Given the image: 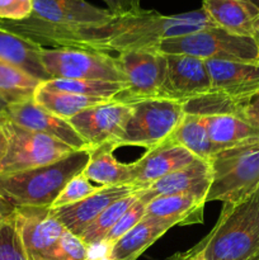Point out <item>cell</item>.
Listing matches in <instances>:
<instances>
[{
  "instance_id": "35",
  "label": "cell",
  "mask_w": 259,
  "mask_h": 260,
  "mask_svg": "<svg viewBox=\"0 0 259 260\" xmlns=\"http://www.w3.org/2000/svg\"><path fill=\"white\" fill-rule=\"evenodd\" d=\"M33 0H0V20L20 22L32 15Z\"/></svg>"
},
{
  "instance_id": "14",
  "label": "cell",
  "mask_w": 259,
  "mask_h": 260,
  "mask_svg": "<svg viewBox=\"0 0 259 260\" xmlns=\"http://www.w3.org/2000/svg\"><path fill=\"white\" fill-rule=\"evenodd\" d=\"M4 112L10 121L23 128L53 137L73 150L89 149L68 119L46 111L33 99L8 104Z\"/></svg>"
},
{
  "instance_id": "40",
  "label": "cell",
  "mask_w": 259,
  "mask_h": 260,
  "mask_svg": "<svg viewBox=\"0 0 259 260\" xmlns=\"http://www.w3.org/2000/svg\"><path fill=\"white\" fill-rule=\"evenodd\" d=\"M168 260H202V259H197V258H192V256L188 255L187 253H177L174 254V255L172 256V258H169Z\"/></svg>"
},
{
  "instance_id": "38",
  "label": "cell",
  "mask_w": 259,
  "mask_h": 260,
  "mask_svg": "<svg viewBox=\"0 0 259 260\" xmlns=\"http://www.w3.org/2000/svg\"><path fill=\"white\" fill-rule=\"evenodd\" d=\"M10 142V131H9V117L5 112L0 113V162L7 155Z\"/></svg>"
},
{
  "instance_id": "31",
  "label": "cell",
  "mask_w": 259,
  "mask_h": 260,
  "mask_svg": "<svg viewBox=\"0 0 259 260\" xmlns=\"http://www.w3.org/2000/svg\"><path fill=\"white\" fill-rule=\"evenodd\" d=\"M0 260H28L20 239L15 212L0 225Z\"/></svg>"
},
{
  "instance_id": "11",
  "label": "cell",
  "mask_w": 259,
  "mask_h": 260,
  "mask_svg": "<svg viewBox=\"0 0 259 260\" xmlns=\"http://www.w3.org/2000/svg\"><path fill=\"white\" fill-rule=\"evenodd\" d=\"M18 229L28 260H55L66 229L48 207H19L15 210Z\"/></svg>"
},
{
  "instance_id": "41",
  "label": "cell",
  "mask_w": 259,
  "mask_h": 260,
  "mask_svg": "<svg viewBox=\"0 0 259 260\" xmlns=\"http://www.w3.org/2000/svg\"><path fill=\"white\" fill-rule=\"evenodd\" d=\"M7 106H8L7 102H5L4 99H3L2 96H0V113L5 111V108H7Z\"/></svg>"
},
{
  "instance_id": "1",
  "label": "cell",
  "mask_w": 259,
  "mask_h": 260,
  "mask_svg": "<svg viewBox=\"0 0 259 260\" xmlns=\"http://www.w3.org/2000/svg\"><path fill=\"white\" fill-rule=\"evenodd\" d=\"M0 25L38 43L42 47H68L101 52L154 50L168 38L179 37L203 28L215 27L203 9L165 15L156 10L140 9L130 14L114 15L98 25L48 28L25 22H4Z\"/></svg>"
},
{
  "instance_id": "16",
  "label": "cell",
  "mask_w": 259,
  "mask_h": 260,
  "mask_svg": "<svg viewBox=\"0 0 259 260\" xmlns=\"http://www.w3.org/2000/svg\"><path fill=\"white\" fill-rule=\"evenodd\" d=\"M197 157L172 140L147 150L137 161L131 162V184L139 190L145 189L165 175L193 162Z\"/></svg>"
},
{
  "instance_id": "21",
  "label": "cell",
  "mask_w": 259,
  "mask_h": 260,
  "mask_svg": "<svg viewBox=\"0 0 259 260\" xmlns=\"http://www.w3.org/2000/svg\"><path fill=\"white\" fill-rule=\"evenodd\" d=\"M42 46L0 25V60L18 66L41 83L50 80L40 60Z\"/></svg>"
},
{
  "instance_id": "6",
  "label": "cell",
  "mask_w": 259,
  "mask_h": 260,
  "mask_svg": "<svg viewBox=\"0 0 259 260\" xmlns=\"http://www.w3.org/2000/svg\"><path fill=\"white\" fill-rule=\"evenodd\" d=\"M131 117L122 136L116 142L119 146H141L147 150L159 146L170 139L184 117L183 104L165 98L144 99L130 103Z\"/></svg>"
},
{
  "instance_id": "36",
  "label": "cell",
  "mask_w": 259,
  "mask_h": 260,
  "mask_svg": "<svg viewBox=\"0 0 259 260\" xmlns=\"http://www.w3.org/2000/svg\"><path fill=\"white\" fill-rule=\"evenodd\" d=\"M236 106H238V117L259 128V90L249 95L248 98L238 101Z\"/></svg>"
},
{
  "instance_id": "28",
  "label": "cell",
  "mask_w": 259,
  "mask_h": 260,
  "mask_svg": "<svg viewBox=\"0 0 259 260\" xmlns=\"http://www.w3.org/2000/svg\"><path fill=\"white\" fill-rule=\"evenodd\" d=\"M41 85L51 90L66 91V93L102 99H114L127 88L126 83L122 81L74 80V79H50L41 83Z\"/></svg>"
},
{
  "instance_id": "3",
  "label": "cell",
  "mask_w": 259,
  "mask_h": 260,
  "mask_svg": "<svg viewBox=\"0 0 259 260\" xmlns=\"http://www.w3.org/2000/svg\"><path fill=\"white\" fill-rule=\"evenodd\" d=\"M89 157L90 149L75 150L52 164L0 174V196L15 208H50L69 180L83 173Z\"/></svg>"
},
{
  "instance_id": "29",
  "label": "cell",
  "mask_w": 259,
  "mask_h": 260,
  "mask_svg": "<svg viewBox=\"0 0 259 260\" xmlns=\"http://www.w3.org/2000/svg\"><path fill=\"white\" fill-rule=\"evenodd\" d=\"M139 192V190H137ZM137 192L127 196V197L119 198L116 202L112 203L111 206L106 208L93 222L89 225V228L84 231L83 235L80 236L81 241L88 246L89 249L96 248L103 244L107 234L113 229L117 221L121 218V216L134 205L139 198Z\"/></svg>"
},
{
  "instance_id": "4",
  "label": "cell",
  "mask_w": 259,
  "mask_h": 260,
  "mask_svg": "<svg viewBox=\"0 0 259 260\" xmlns=\"http://www.w3.org/2000/svg\"><path fill=\"white\" fill-rule=\"evenodd\" d=\"M207 162L211 185L206 203L236 202L259 187V141L220 150Z\"/></svg>"
},
{
  "instance_id": "44",
  "label": "cell",
  "mask_w": 259,
  "mask_h": 260,
  "mask_svg": "<svg viewBox=\"0 0 259 260\" xmlns=\"http://www.w3.org/2000/svg\"><path fill=\"white\" fill-rule=\"evenodd\" d=\"M256 2H258V3H259V0H256Z\"/></svg>"
},
{
  "instance_id": "15",
  "label": "cell",
  "mask_w": 259,
  "mask_h": 260,
  "mask_svg": "<svg viewBox=\"0 0 259 260\" xmlns=\"http://www.w3.org/2000/svg\"><path fill=\"white\" fill-rule=\"evenodd\" d=\"M137 188L132 184L114 185V187H101L95 193L88 196L84 200L65 206V207L51 210L52 216L61 222V225L75 236L80 238L91 222L106 210L108 206L119 198L127 197L137 192Z\"/></svg>"
},
{
  "instance_id": "26",
  "label": "cell",
  "mask_w": 259,
  "mask_h": 260,
  "mask_svg": "<svg viewBox=\"0 0 259 260\" xmlns=\"http://www.w3.org/2000/svg\"><path fill=\"white\" fill-rule=\"evenodd\" d=\"M33 101L40 104L46 111L69 121L71 117L81 113L85 109L111 101V99L91 98V96L79 95V94L66 93V91L51 90L40 84L37 90L35 91Z\"/></svg>"
},
{
  "instance_id": "13",
  "label": "cell",
  "mask_w": 259,
  "mask_h": 260,
  "mask_svg": "<svg viewBox=\"0 0 259 260\" xmlns=\"http://www.w3.org/2000/svg\"><path fill=\"white\" fill-rule=\"evenodd\" d=\"M211 86L205 60L188 55H167V76L160 98L184 103L208 93Z\"/></svg>"
},
{
  "instance_id": "39",
  "label": "cell",
  "mask_w": 259,
  "mask_h": 260,
  "mask_svg": "<svg viewBox=\"0 0 259 260\" xmlns=\"http://www.w3.org/2000/svg\"><path fill=\"white\" fill-rule=\"evenodd\" d=\"M15 210H17V208H15L14 206L10 205L7 200H4V198L0 196V225H2L5 220H8L10 216L14 215Z\"/></svg>"
},
{
  "instance_id": "7",
  "label": "cell",
  "mask_w": 259,
  "mask_h": 260,
  "mask_svg": "<svg viewBox=\"0 0 259 260\" xmlns=\"http://www.w3.org/2000/svg\"><path fill=\"white\" fill-rule=\"evenodd\" d=\"M40 60L51 79L122 81L116 57L101 51L68 47H42Z\"/></svg>"
},
{
  "instance_id": "23",
  "label": "cell",
  "mask_w": 259,
  "mask_h": 260,
  "mask_svg": "<svg viewBox=\"0 0 259 260\" xmlns=\"http://www.w3.org/2000/svg\"><path fill=\"white\" fill-rule=\"evenodd\" d=\"M113 144H104L90 149V157L83 174L99 187L131 184V164L119 162L114 157Z\"/></svg>"
},
{
  "instance_id": "42",
  "label": "cell",
  "mask_w": 259,
  "mask_h": 260,
  "mask_svg": "<svg viewBox=\"0 0 259 260\" xmlns=\"http://www.w3.org/2000/svg\"><path fill=\"white\" fill-rule=\"evenodd\" d=\"M254 38H255L256 42H258L259 45V22H258V25H256V30H255V36H254Z\"/></svg>"
},
{
  "instance_id": "22",
  "label": "cell",
  "mask_w": 259,
  "mask_h": 260,
  "mask_svg": "<svg viewBox=\"0 0 259 260\" xmlns=\"http://www.w3.org/2000/svg\"><path fill=\"white\" fill-rule=\"evenodd\" d=\"M170 228V223L151 217H144L134 229L124 234L109 248V260H137L146 249L161 238Z\"/></svg>"
},
{
  "instance_id": "33",
  "label": "cell",
  "mask_w": 259,
  "mask_h": 260,
  "mask_svg": "<svg viewBox=\"0 0 259 260\" xmlns=\"http://www.w3.org/2000/svg\"><path fill=\"white\" fill-rule=\"evenodd\" d=\"M147 203L142 201L141 198H137L136 202L121 216L116 225L113 226L111 231L107 234L102 245L111 248L114 243L119 240L126 233H128L131 229H134L142 218L145 217V211H146Z\"/></svg>"
},
{
  "instance_id": "25",
  "label": "cell",
  "mask_w": 259,
  "mask_h": 260,
  "mask_svg": "<svg viewBox=\"0 0 259 260\" xmlns=\"http://www.w3.org/2000/svg\"><path fill=\"white\" fill-rule=\"evenodd\" d=\"M169 140L187 149L197 159L206 160V161L215 152H217L215 145L208 136L206 117L184 114Z\"/></svg>"
},
{
  "instance_id": "32",
  "label": "cell",
  "mask_w": 259,
  "mask_h": 260,
  "mask_svg": "<svg viewBox=\"0 0 259 260\" xmlns=\"http://www.w3.org/2000/svg\"><path fill=\"white\" fill-rule=\"evenodd\" d=\"M99 188L101 187H93L90 180L83 173H80V174L75 175V177L69 180L68 184L62 188V190H61L60 194L57 196V198H56L55 202L52 203L50 208L53 210V208L74 205V203L86 198L88 196L95 193Z\"/></svg>"
},
{
  "instance_id": "12",
  "label": "cell",
  "mask_w": 259,
  "mask_h": 260,
  "mask_svg": "<svg viewBox=\"0 0 259 260\" xmlns=\"http://www.w3.org/2000/svg\"><path fill=\"white\" fill-rule=\"evenodd\" d=\"M113 17L108 9L85 0H33L32 15L23 22L40 27L73 28L103 24Z\"/></svg>"
},
{
  "instance_id": "43",
  "label": "cell",
  "mask_w": 259,
  "mask_h": 260,
  "mask_svg": "<svg viewBox=\"0 0 259 260\" xmlns=\"http://www.w3.org/2000/svg\"><path fill=\"white\" fill-rule=\"evenodd\" d=\"M249 260H259V253H258V254H256V255L251 256V258H250V259H249Z\"/></svg>"
},
{
  "instance_id": "2",
  "label": "cell",
  "mask_w": 259,
  "mask_h": 260,
  "mask_svg": "<svg viewBox=\"0 0 259 260\" xmlns=\"http://www.w3.org/2000/svg\"><path fill=\"white\" fill-rule=\"evenodd\" d=\"M185 253L202 260H249L259 253V187L223 203L212 230Z\"/></svg>"
},
{
  "instance_id": "9",
  "label": "cell",
  "mask_w": 259,
  "mask_h": 260,
  "mask_svg": "<svg viewBox=\"0 0 259 260\" xmlns=\"http://www.w3.org/2000/svg\"><path fill=\"white\" fill-rule=\"evenodd\" d=\"M9 131V149L0 162V174H12L52 164L75 151L53 137L23 128L10 119Z\"/></svg>"
},
{
  "instance_id": "30",
  "label": "cell",
  "mask_w": 259,
  "mask_h": 260,
  "mask_svg": "<svg viewBox=\"0 0 259 260\" xmlns=\"http://www.w3.org/2000/svg\"><path fill=\"white\" fill-rule=\"evenodd\" d=\"M182 104L184 114L201 117L222 116V114L238 116L236 101L212 90L203 94V95L189 99Z\"/></svg>"
},
{
  "instance_id": "17",
  "label": "cell",
  "mask_w": 259,
  "mask_h": 260,
  "mask_svg": "<svg viewBox=\"0 0 259 260\" xmlns=\"http://www.w3.org/2000/svg\"><path fill=\"white\" fill-rule=\"evenodd\" d=\"M211 90L241 101L259 90V61L206 60Z\"/></svg>"
},
{
  "instance_id": "19",
  "label": "cell",
  "mask_w": 259,
  "mask_h": 260,
  "mask_svg": "<svg viewBox=\"0 0 259 260\" xmlns=\"http://www.w3.org/2000/svg\"><path fill=\"white\" fill-rule=\"evenodd\" d=\"M203 12L222 29L240 36L254 37L259 22L256 0H203Z\"/></svg>"
},
{
  "instance_id": "24",
  "label": "cell",
  "mask_w": 259,
  "mask_h": 260,
  "mask_svg": "<svg viewBox=\"0 0 259 260\" xmlns=\"http://www.w3.org/2000/svg\"><path fill=\"white\" fill-rule=\"evenodd\" d=\"M207 131L216 150L229 149L259 141V128L245 119L231 114L206 117Z\"/></svg>"
},
{
  "instance_id": "18",
  "label": "cell",
  "mask_w": 259,
  "mask_h": 260,
  "mask_svg": "<svg viewBox=\"0 0 259 260\" xmlns=\"http://www.w3.org/2000/svg\"><path fill=\"white\" fill-rule=\"evenodd\" d=\"M211 185V169L206 160L196 159L190 164L165 175L145 189L139 190V198L149 203L161 196H195L206 201Z\"/></svg>"
},
{
  "instance_id": "8",
  "label": "cell",
  "mask_w": 259,
  "mask_h": 260,
  "mask_svg": "<svg viewBox=\"0 0 259 260\" xmlns=\"http://www.w3.org/2000/svg\"><path fill=\"white\" fill-rule=\"evenodd\" d=\"M127 88L114 98L123 103L160 98L165 76L167 55L154 50L126 51L116 57Z\"/></svg>"
},
{
  "instance_id": "10",
  "label": "cell",
  "mask_w": 259,
  "mask_h": 260,
  "mask_svg": "<svg viewBox=\"0 0 259 260\" xmlns=\"http://www.w3.org/2000/svg\"><path fill=\"white\" fill-rule=\"evenodd\" d=\"M131 113L130 104L111 99L71 117L69 122L89 149L104 144L116 146Z\"/></svg>"
},
{
  "instance_id": "5",
  "label": "cell",
  "mask_w": 259,
  "mask_h": 260,
  "mask_svg": "<svg viewBox=\"0 0 259 260\" xmlns=\"http://www.w3.org/2000/svg\"><path fill=\"white\" fill-rule=\"evenodd\" d=\"M157 50L165 55H188L201 60L259 61V45L254 37L208 27L163 41Z\"/></svg>"
},
{
  "instance_id": "27",
  "label": "cell",
  "mask_w": 259,
  "mask_h": 260,
  "mask_svg": "<svg viewBox=\"0 0 259 260\" xmlns=\"http://www.w3.org/2000/svg\"><path fill=\"white\" fill-rule=\"evenodd\" d=\"M41 81L13 63L0 60V96L7 104L33 99Z\"/></svg>"
},
{
  "instance_id": "34",
  "label": "cell",
  "mask_w": 259,
  "mask_h": 260,
  "mask_svg": "<svg viewBox=\"0 0 259 260\" xmlns=\"http://www.w3.org/2000/svg\"><path fill=\"white\" fill-rule=\"evenodd\" d=\"M55 260H90L89 248L80 238L66 230L60 240Z\"/></svg>"
},
{
  "instance_id": "37",
  "label": "cell",
  "mask_w": 259,
  "mask_h": 260,
  "mask_svg": "<svg viewBox=\"0 0 259 260\" xmlns=\"http://www.w3.org/2000/svg\"><path fill=\"white\" fill-rule=\"evenodd\" d=\"M108 7V10L114 15L130 14L142 9L141 0H103Z\"/></svg>"
},
{
  "instance_id": "20",
  "label": "cell",
  "mask_w": 259,
  "mask_h": 260,
  "mask_svg": "<svg viewBox=\"0 0 259 260\" xmlns=\"http://www.w3.org/2000/svg\"><path fill=\"white\" fill-rule=\"evenodd\" d=\"M206 201L195 196H161L150 201L145 217L165 221L172 226H189L203 222Z\"/></svg>"
}]
</instances>
